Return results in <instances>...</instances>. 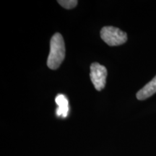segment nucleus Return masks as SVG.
Segmentation results:
<instances>
[{
    "instance_id": "1",
    "label": "nucleus",
    "mask_w": 156,
    "mask_h": 156,
    "mask_svg": "<svg viewBox=\"0 0 156 156\" xmlns=\"http://www.w3.org/2000/svg\"><path fill=\"white\" fill-rule=\"evenodd\" d=\"M65 57V46L63 37L56 33L52 36L50 43V52L47 59V66L51 69L59 67Z\"/></svg>"
},
{
    "instance_id": "2",
    "label": "nucleus",
    "mask_w": 156,
    "mask_h": 156,
    "mask_svg": "<svg viewBox=\"0 0 156 156\" xmlns=\"http://www.w3.org/2000/svg\"><path fill=\"white\" fill-rule=\"evenodd\" d=\"M101 37L103 41L111 46H120L127 41L125 32L113 26L103 27L101 30Z\"/></svg>"
},
{
    "instance_id": "3",
    "label": "nucleus",
    "mask_w": 156,
    "mask_h": 156,
    "mask_svg": "<svg viewBox=\"0 0 156 156\" xmlns=\"http://www.w3.org/2000/svg\"><path fill=\"white\" fill-rule=\"evenodd\" d=\"M108 73L106 68L103 65L93 63L90 66V79L97 90L101 91L105 87L106 83V77Z\"/></svg>"
},
{
    "instance_id": "4",
    "label": "nucleus",
    "mask_w": 156,
    "mask_h": 156,
    "mask_svg": "<svg viewBox=\"0 0 156 156\" xmlns=\"http://www.w3.org/2000/svg\"><path fill=\"white\" fill-rule=\"evenodd\" d=\"M156 93V76L151 82L140 90L136 93V98L140 101H143L152 96Z\"/></svg>"
},
{
    "instance_id": "5",
    "label": "nucleus",
    "mask_w": 156,
    "mask_h": 156,
    "mask_svg": "<svg viewBox=\"0 0 156 156\" xmlns=\"http://www.w3.org/2000/svg\"><path fill=\"white\" fill-rule=\"evenodd\" d=\"M56 103L58 105V108L56 110V114L58 116H62L63 118L67 116L69 112V106H68V100L64 95L59 94L56 97Z\"/></svg>"
},
{
    "instance_id": "6",
    "label": "nucleus",
    "mask_w": 156,
    "mask_h": 156,
    "mask_svg": "<svg viewBox=\"0 0 156 156\" xmlns=\"http://www.w3.org/2000/svg\"><path fill=\"white\" fill-rule=\"evenodd\" d=\"M57 2L64 8L70 9L75 8L77 6L78 2L77 0H58Z\"/></svg>"
}]
</instances>
